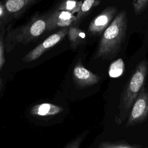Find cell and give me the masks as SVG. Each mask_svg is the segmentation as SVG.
<instances>
[{"label":"cell","instance_id":"5b68a950","mask_svg":"<svg viewBox=\"0 0 148 148\" xmlns=\"http://www.w3.org/2000/svg\"><path fill=\"white\" fill-rule=\"evenodd\" d=\"M74 83L80 87H87L97 84L100 77L86 68L79 60L75 64L73 70Z\"/></svg>","mask_w":148,"mask_h":148},{"label":"cell","instance_id":"8fae6325","mask_svg":"<svg viewBox=\"0 0 148 148\" xmlns=\"http://www.w3.org/2000/svg\"><path fill=\"white\" fill-rule=\"evenodd\" d=\"M124 63L122 59L120 58L113 61L110 65L109 75L111 77H117L121 75L124 70Z\"/></svg>","mask_w":148,"mask_h":148},{"label":"cell","instance_id":"e0dca14e","mask_svg":"<svg viewBox=\"0 0 148 148\" xmlns=\"http://www.w3.org/2000/svg\"><path fill=\"white\" fill-rule=\"evenodd\" d=\"M83 139V135H80L71 143H69L65 148H80V146Z\"/></svg>","mask_w":148,"mask_h":148},{"label":"cell","instance_id":"7a4b0ae2","mask_svg":"<svg viewBox=\"0 0 148 148\" xmlns=\"http://www.w3.org/2000/svg\"><path fill=\"white\" fill-rule=\"evenodd\" d=\"M148 72V64L141 61L136 66L127 82L121 95L119 109V120L124 121L142 88L145 86Z\"/></svg>","mask_w":148,"mask_h":148},{"label":"cell","instance_id":"ffe728a7","mask_svg":"<svg viewBox=\"0 0 148 148\" xmlns=\"http://www.w3.org/2000/svg\"><path fill=\"white\" fill-rule=\"evenodd\" d=\"M1 13H2V9H1V8H0V14H1Z\"/></svg>","mask_w":148,"mask_h":148},{"label":"cell","instance_id":"ba28073f","mask_svg":"<svg viewBox=\"0 0 148 148\" xmlns=\"http://www.w3.org/2000/svg\"><path fill=\"white\" fill-rule=\"evenodd\" d=\"M69 39L71 47L75 49L80 45L86 42V34L76 25L70 26L68 29Z\"/></svg>","mask_w":148,"mask_h":148},{"label":"cell","instance_id":"52a82bcc","mask_svg":"<svg viewBox=\"0 0 148 148\" xmlns=\"http://www.w3.org/2000/svg\"><path fill=\"white\" fill-rule=\"evenodd\" d=\"M64 109L58 105L49 103H43L34 106L30 110L31 114L38 116H50L57 114Z\"/></svg>","mask_w":148,"mask_h":148},{"label":"cell","instance_id":"5bb4252c","mask_svg":"<svg viewBox=\"0 0 148 148\" xmlns=\"http://www.w3.org/2000/svg\"><path fill=\"white\" fill-rule=\"evenodd\" d=\"M24 5V0H8L6 3V8L10 12H16L20 10Z\"/></svg>","mask_w":148,"mask_h":148},{"label":"cell","instance_id":"8992f818","mask_svg":"<svg viewBox=\"0 0 148 148\" xmlns=\"http://www.w3.org/2000/svg\"><path fill=\"white\" fill-rule=\"evenodd\" d=\"M68 29L67 28H64L57 32L49 36L41 44L29 53L24 57V60L26 61H31L38 58L46 50L54 46L61 41L67 35Z\"/></svg>","mask_w":148,"mask_h":148},{"label":"cell","instance_id":"9a60e30c","mask_svg":"<svg viewBox=\"0 0 148 148\" xmlns=\"http://www.w3.org/2000/svg\"><path fill=\"white\" fill-rule=\"evenodd\" d=\"M132 6L136 15L142 13L148 6V0H133Z\"/></svg>","mask_w":148,"mask_h":148},{"label":"cell","instance_id":"ac0fdd59","mask_svg":"<svg viewBox=\"0 0 148 148\" xmlns=\"http://www.w3.org/2000/svg\"><path fill=\"white\" fill-rule=\"evenodd\" d=\"M3 51H2V42L0 40V67L3 64Z\"/></svg>","mask_w":148,"mask_h":148},{"label":"cell","instance_id":"277c9868","mask_svg":"<svg viewBox=\"0 0 148 148\" xmlns=\"http://www.w3.org/2000/svg\"><path fill=\"white\" fill-rule=\"evenodd\" d=\"M117 9L109 6L103 10L91 21L88 28V32L92 36H99L106 29L116 16Z\"/></svg>","mask_w":148,"mask_h":148},{"label":"cell","instance_id":"30bf717a","mask_svg":"<svg viewBox=\"0 0 148 148\" xmlns=\"http://www.w3.org/2000/svg\"><path fill=\"white\" fill-rule=\"evenodd\" d=\"M76 16L68 12L62 11L56 13L52 17L51 24L58 27H68L74 23Z\"/></svg>","mask_w":148,"mask_h":148},{"label":"cell","instance_id":"4fadbf2b","mask_svg":"<svg viewBox=\"0 0 148 148\" xmlns=\"http://www.w3.org/2000/svg\"><path fill=\"white\" fill-rule=\"evenodd\" d=\"M46 24L42 20H39L34 23L30 28V32L32 35L37 36L40 35L45 29Z\"/></svg>","mask_w":148,"mask_h":148},{"label":"cell","instance_id":"6da1fadb","mask_svg":"<svg viewBox=\"0 0 148 148\" xmlns=\"http://www.w3.org/2000/svg\"><path fill=\"white\" fill-rule=\"evenodd\" d=\"M128 18L125 10L120 12L103 32L99 40L95 58L110 59L121 49L127 30Z\"/></svg>","mask_w":148,"mask_h":148},{"label":"cell","instance_id":"7c38bea8","mask_svg":"<svg viewBox=\"0 0 148 148\" xmlns=\"http://www.w3.org/2000/svg\"><path fill=\"white\" fill-rule=\"evenodd\" d=\"M82 3V1L65 0L61 7H60V9L62 11L68 12L73 14L75 13H77L80 10Z\"/></svg>","mask_w":148,"mask_h":148},{"label":"cell","instance_id":"9c48e42d","mask_svg":"<svg viewBox=\"0 0 148 148\" xmlns=\"http://www.w3.org/2000/svg\"><path fill=\"white\" fill-rule=\"evenodd\" d=\"M101 0H83L80 10L77 13L76 19L73 23V25H76L80 23L92 11V10L97 6Z\"/></svg>","mask_w":148,"mask_h":148},{"label":"cell","instance_id":"3957f363","mask_svg":"<svg viewBox=\"0 0 148 148\" xmlns=\"http://www.w3.org/2000/svg\"><path fill=\"white\" fill-rule=\"evenodd\" d=\"M132 106L126 127L139 124L144 121L148 116V91L145 86L142 88Z\"/></svg>","mask_w":148,"mask_h":148},{"label":"cell","instance_id":"d6986e66","mask_svg":"<svg viewBox=\"0 0 148 148\" xmlns=\"http://www.w3.org/2000/svg\"><path fill=\"white\" fill-rule=\"evenodd\" d=\"M1 87H2V80L1 79H0V90L1 89Z\"/></svg>","mask_w":148,"mask_h":148},{"label":"cell","instance_id":"2e32d148","mask_svg":"<svg viewBox=\"0 0 148 148\" xmlns=\"http://www.w3.org/2000/svg\"><path fill=\"white\" fill-rule=\"evenodd\" d=\"M97 148H137L126 143H112L108 142H102Z\"/></svg>","mask_w":148,"mask_h":148}]
</instances>
